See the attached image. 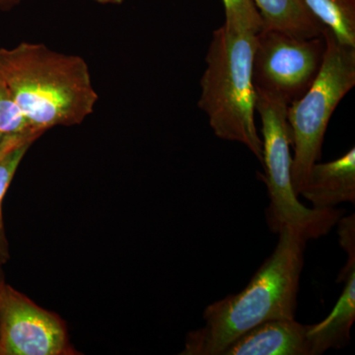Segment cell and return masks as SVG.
<instances>
[{"instance_id": "obj_18", "label": "cell", "mask_w": 355, "mask_h": 355, "mask_svg": "<svg viewBox=\"0 0 355 355\" xmlns=\"http://www.w3.org/2000/svg\"><path fill=\"white\" fill-rule=\"evenodd\" d=\"M6 279H4L3 270H2V266H0V296H1L2 289L6 286Z\"/></svg>"}, {"instance_id": "obj_16", "label": "cell", "mask_w": 355, "mask_h": 355, "mask_svg": "<svg viewBox=\"0 0 355 355\" xmlns=\"http://www.w3.org/2000/svg\"><path fill=\"white\" fill-rule=\"evenodd\" d=\"M23 0H0V9L2 10H10L13 7L19 6Z\"/></svg>"}, {"instance_id": "obj_14", "label": "cell", "mask_w": 355, "mask_h": 355, "mask_svg": "<svg viewBox=\"0 0 355 355\" xmlns=\"http://www.w3.org/2000/svg\"><path fill=\"white\" fill-rule=\"evenodd\" d=\"M225 12L224 24L239 31L259 33L263 20L254 0H222Z\"/></svg>"}, {"instance_id": "obj_3", "label": "cell", "mask_w": 355, "mask_h": 355, "mask_svg": "<svg viewBox=\"0 0 355 355\" xmlns=\"http://www.w3.org/2000/svg\"><path fill=\"white\" fill-rule=\"evenodd\" d=\"M257 34L225 24L214 32L200 79L198 107L218 139L243 144L263 163L252 76Z\"/></svg>"}, {"instance_id": "obj_4", "label": "cell", "mask_w": 355, "mask_h": 355, "mask_svg": "<svg viewBox=\"0 0 355 355\" xmlns=\"http://www.w3.org/2000/svg\"><path fill=\"white\" fill-rule=\"evenodd\" d=\"M321 69L310 88L287 107L291 130V179L298 196L311 167L322 157V147L334 112L355 86V46L340 43L324 28Z\"/></svg>"}, {"instance_id": "obj_11", "label": "cell", "mask_w": 355, "mask_h": 355, "mask_svg": "<svg viewBox=\"0 0 355 355\" xmlns=\"http://www.w3.org/2000/svg\"><path fill=\"white\" fill-rule=\"evenodd\" d=\"M263 29L277 30L301 38L323 36L324 26L315 17L304 0H254Z\"/></svg>"}, {"instance_id": "obj_6", "label": "cell", "mask_w": 355, "mask_h": 355, "mask_svg": "<svg viewBox=\"0 0 355 355\" xmlns=\"http://www.w3.org/2000/svg\"><path fill=\"white\" fill-rule=\"evenodd\" d=\"M324 51L323 36L301 38L263 28L256 35L252 69L254 88L275 96L289 106L314 83Z\"/></svg>"}, {"instance_id": "obj_5", "label": "cell", "mask_w": 355, "mask_h": 355, "mask_svg": "<svg viewBox=\"0 0 355 355\" xmlns=\"http://www.w3.org/2000/svg\"><path fill=\"white\" fill-rule=\"evenodd\" d=\"M287 107L286 102L275 96L256 89V113L261 116L263 164L270 200L266 216L268 225L275 232L288 227L309 241L329 234L343 212L336 207L311 209L299 202L291 179Z\"/></svg>"}, {"instance_id": "obj_17", "label": "cell", "mask_w": 355, "mask_h": 355, "mask_svg": "<svg viewBox=\"0 0 355 355\" xmlns=\"http://www.w3.org/2000/svg\"><path fill=\"white\" fill-rule=\"evenodd\" d=\"M99 4H121L125 0H94Z\"/></svg>"}, {"instance_id": "obj_15", "label": "cell", "mask_w": 355, "mask_h": 355, "mask_svg": "<svg viewBox=\"0 0 355 355\" xmlns=\"http://www.w3.org/2000/svg\"><path fill=\"white\" fill-rule=\"evenodd\" d=\"M28 130H35L29 127L6 84L0 78V133L14 135Z\"/></svg>"}, {"instance_id": "obj_7", "label": "cell", "mask_w": 355, "mask_h": 355, "mask_svg": "<svg viewBox=\"0 0 355 355\" xmlns=\"http://www.w3.org/2000/svg\"><path fill=\"white\" fill-rule=\"evenodd\" d=\"M67 324L6 284L0 296V355H76Z\"/></svg>"}, {"instance_id": "obj_19", "label": "cell", "mask_w": 355, "mask_h": 355, "mask_svg": "<svg viewBox=\"0 0 355 355\" xmlns=\"http://www.w3.org/2000/svg\"><path fill=\"white\" fill-rule=\"evenodd\" d=\"M2 137H3V135H2V133H0V139H1Z\"/></svg>"}, {"instance_id": "obj_2", "label": "cell", "mask_w": 355, "mask_h": 355, "mask_svg": "<svg viewBox=\"0 0 355 355\" xmlns=\"http://www.w3.org/2000/svg\"><path fill=\"white\" fill-rule=\"evenodd\" d=\"M0 78L29 127L41 132L80 125L99 99L83 58L43 44L23 42L0 49Z\"/></svg>"}, {"instance_id": "obj_12", "label": "cell", "mask_w": 355, "mask_h": 355, "mask_svg": "<svg viewBox=\"0 0 355 355\" xmlns=\"http://www.w3.org/2000/svg\"><path fill=\"white\" fill-rule=\"evenodd\" d=\"M42 135L43 132L37 130H28L25 132L6 135L0 139V266L6 265L10 259L2 216V202L21 161L32 144Z\"/></svg>"}, {"instance_id": "obj_1", "label": "cell", "mask_w": 355, "mask_h": 355, "mask_svg": "<svg viewBox=\"0 0 355 355\" xmlns=\"http://www.w3.org/2000/svg\"><path fill=\"white\" fill-rule=\"evenodd\" d=\"M272 254L241 292L205 308V324L187 336L182 355H222L259 324L295 319L307 240L288 227L279 231Z\"/></svg>"}, {"instance_id": "obj_8", "label": "cell", "mask_w": 355, "mask_h": 355, "mask_svg": "<svg viewBox=\"0 0 355 355\" xmlns=\"http://www.w3.org/2000/svg\"><path fill=\"white\" fill-rule=\"evenodd\" d=\"M308 324L295 319L273 320L238 338L222 355H310Z\"/></svg>"}, {"instance_id": "obj_9", "label": "cell", "mask_w": 355, "mask_h": 355, "mask_svg": "<svg viewBox=\"0 0 355 355\" xmlns=\"http://www.w3.org/2000/svg\"><path fill=\"white\" fill-rule=\"evenodd\" d=\"M298 196L312 202L314 209H334L340 203H354V147L331 162L315 163Z\"/></svg>"}, {"instance_id": "obj_10", "label": "cell", "mask_w": 355, "mask_h": 355, "mask_svg": "<svg viewBox=\"0 0 355 355\" xmlns=\"http://www.w3.org/2000/svg\"><path fill=\"white\" fill-rule=\"evenodd\" d=\"M345 282L342 295L330 315L318 324H308L310 355L323 354L331 349H342L350 340L355 321V268L338 277Z\"/></svg>"}, {"instance_id": "obj_13", "label": "cell", "mask_w": 355, "mask_h": 355, "mask_svg": "<svg viewBox=\"0 0 355 355\" xmlns=\"http://www.w3.org/2000/svg\"><path fill=\"white\" fill-rule=\"evenodd\" d=\"M320 22L340 43L355 46V0H304Z\"/></svg>"}]
</instances>
